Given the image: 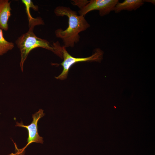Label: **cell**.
Here are the masks:
<instances>
[{
    "mask_svg": "<svg viewBox=\"0 0 155 155\" xmlns=\"http://www.w3.org/2000/svg\"><path fill=\"white\" fill-rule=\"evenodd\" d=\"M54 12L58 16H67L68 18V26L65 30L59 28L55 31L56 36L61 39L65 48L73 47L80 41L79 34L90 27V24L85 16L78 15L76 11L70 7L59 6L55 9Z\"/></svg>",
    "mask_w": 155,
    "mask_h": 155,
    "instance_id": "6da1fadb",
    "label": "cell"
},
{
    "mask_svg": "<svg viewBox=\"0 0 155 155\" xmlns=\"http://www.w3.org/2000/svg\"><path fill=\"white\" fill-rule=\"evenodd\" d=\"M54 49L53 52L63 59L60 63L63 67L61 73L55 78L57 79L64 80L67 76L69 69L74 64L80 62H100L102 59L103 52L100 49L95 50L94 53L89 57L84 58H76L71 56L67 51L64 46H61L58 42H53L52 45Z\"/></svg>",
    "mask_w": 155,
    "mask_h": 155,
    "instance_id": "7a4b0ae2",
    "label": "cell"
},
{
    "mask_svg": "<svg viewBox=\"0 0 155 155\" xmlns=\"http://www.w3.org/2000/svg\"><path fill=\"white\" fill-rule=\"evenodd\" d=\"M34 28H29V30L22 34L16 41V44L20 52L21 59L20 65L23 70L24 63L30 52L37 47H41L53 52V48L47 40L37 37L33 32Z\"/></svg>",
    "mask_w": 155,
    "mask_h": 155,
    "instance_id": "3957f363",
    "label": "cell"
},
{
    "mask_svg": "<svg viewBox=\"0 0 155 155\" xmlns=\"http://www.w3.org/2000/svg\"><path fill=\"white\" fill-rule=\"evenodd\" d=\"M118 0H91L78 11L80 15L84 16L89 12L94 10L99 11V14L103 16L114 11Z\"/></svg>",
    "mask_w": 155,
    "mask_h": 155,
    "instance_id": "277c9868",
    "label": "cell"
},
{
    "mask_svg": "<svg viewBox=\"0 0 155 155\" xmlns=\"http://www.w3.org/2000/svg\"><path fill=\"white\" fill-rule=\"evenodd\" d=\"M44 115L43 110L40 109L37 112L32 115L33 121L31 123L28 125H24L22 122L20 123L16 122V126L23 127L27 129L28 133V137L27 138V144L23 148L20 149V152L22 153L25 149L32 142L43 144V138L40 136L38 133V122L39 119Z\"/></svg>",
    "mask_w": 155,
    "mask_h": 155,
    "instance_id": "5b68a950",
    "label": "cell"
},
{
    "mask_svg": "<svg viewBox=\"0 0 155 155\" xmlns=\"http://www.w3.org/2000/svg\"><path fill=\"white\" fill-rule=\"evenodd\" d=\"M11 2L8 0H0V28L7 31L8 21L11 15Z\"/></svg>",
    "mask_w": 155,
    "mask_h": 155,
    "instance_id": "8992f818",
    "label": "cell"
},
{
    "mask_svg": "<svg viewBox=\"0 0 155 155\" xmlns=\"http://www.w3.org/2000/svg\"><path fill=\"white\" fill-rule=\"evenodd\" d=\"M144 0H125L122 3L118 2L116 5L114 11L115 13L121 11L135 10L144 3Z\"/></svg>",
    "mask_w": 155,
    "mask_h": 155,
    "instance_id": "52a82bcc",
    "label": "cell"
},
{
    "mask_svg": "<svg viewBox=\"0 0 155 155\" xmlns=\"http://www.w3.org/2000/svg\"><path fill=\"white\" fill-rule=\"evenodd\" d=\"M22 1L26 6V12L29 20V28H34L36 25L44 24V22L40 18H34L31 16L30 13V8H32L35 11H37L38 10V6L34 5L32 1L30 0H22Z\"/></svg>",
    "mask_w": 155,
    "mask_h": 155,
    "instance_id": "ba28073f",
    "label": "cell"
},
{
    "mask_svg": "<svg viewBox=\"0 0 155 155\" xmlns=\"http://www.w3.org/2000/svg\"><path fill=\"white\" fill-rule=\"evenodd\" d=\"M14 47L13 43L8 42L5 39L2 30L0 28V56L12 50Z\"/></svg>",
    "mask_w": 155,
    "mask_h": 155,
    "instance_id": "9c48e42d",
    "label": "cell"
},
{
    "mask_svg": "<svg viewBox=\"0 0 155 155\" xmlns=\"http://www.w3.org/2000/svg\"><path fill=\"white\" fill-rule=\"evenodd\" d=\"M89 1L86 0H73V4L78 6L80 9L82 8L86 5L89 2Z\"/></svg>",
    "mask_w": 155,
    "mask_h": 155,
    "instance_id": "30bf717a",
    "label": "cell"
},
{
    "mask_svg": "<svg viewBox=\"0 0 155 155\" xmlns=\"http://www.w3.org/2000/svg\"><path fill=\"white\" fill-rule=\"evenodd\" d=\"M144 2H150L155 5V1L154 0H144Z\"/></svg>",
    "mask_w": 155,
    "mask_h": 155,
    "instance_id": "8fae6325",
    "label": "cell"
},
{
    "mask_svg": "<svg viewBox=\"0 0 155 155\" xmlns=\"http://www.w3.org/2000/svg\"><path fill=\"white\" fill-rule=\"evenodd\" d=\"M17 154V153L13 154V153H12L11 154H9L8 155H16Z\"/></svg>",
    "mask_w": 155,
    "mask_h": 155,
    "instance_id": "7c38bea8",
    "label": "cell"
}]
</instances>
